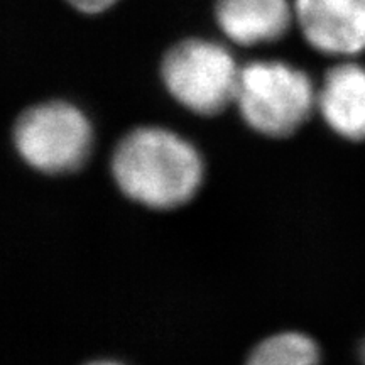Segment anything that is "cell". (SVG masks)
<instances>
[{
	"label": "cell",
	"mask_w": 365,
	"mask_h": 365,
	"mask_svg": "<svg viewBox=\"0 0 365 365\" xmlns=\"http://www.w3.org/2000/svg\"><path fill=\"white\" fill-rule=\"evenodd\" d=\"M294 17L289 0H217L215 19L222 33L240 46L281 39Z\"/></svg>",
	"instance_id": "obj_6"
},
{
	"label": "cell",
	"mask_w": 365,
	"mask_h": 365,
	"mask_svg": "<svg viewBox=\"0 0 365 365\" xmlns=\"http://www.w3.org/2000/svg\"><path fill=\"white\" fill-rule=\"evenodd\" d=\"M235 103L254 130L286 137L307 120L317 93L307 73L282 61H254L240 68Z\"/></svg>",
	"instance_id": "obj_2"
},
{
	"label": "cell",
	"mask_w": 365,
	"mask_h": 365,
	"mask_svg": "<svg viewBox=\"0 0 365 365\" xmlns=\"http://www.w3.org/2000/svg\"><path fill=\"white\" fill-rule=\"evenodd\" d=\"M161 75L168 91L182 107L200 115H215L235 102L240 68L225 46L185 39L166 53Z\"/></svg>",
	"instance_id": "obj_3"
},
{
	"label": "cell",
	"mask_w": 365,
	"mask_h": 365,
	"mask_svg": "<svg viewBox=\"0 0 365 365\" xmlns=\"http://www.w3.org/2000/svg\"><path fill=\"white\" fill-rule=\"evenodd\" d=\"M318 346L303 333L287 331L257 345L247 365H318Z\"/></svg>",
	"instance_id": "obj_8"
},
{
	"label": "cell",
	"mask_w": 365,
	"mask_h": 365,
	"mask_svg": "<svg viewBox=\"0 0 365 365\" xmlns=\"http://www.w3.org/2000/svg\"><path fill=\"white\" fill-rule=\"evenodd\" d=\"M66 2L83 14H100L110 9L118 0H66Z\"/></svg>",
	"instance_id": "obj_9"
},
{
	"label": "cell",
	"mask_w": 365,
	"mask_h": 365,
	"mask_svg": "<svg viewBox=\"0 0 365 365\" xmlns=\"http://www.w3.org/2000/svg\"><path fill=\"white\" fill-rule=\"evenodd\" d=\"M88 365H118L115 362H93V364H88Z\"/></svg>",
	"instance_id": "obj_10"
},
{
	"label": "cell",
	"mask_w": 365,
	"mask_h": 365,
	"mask_svg": "<svg viewBox=\"0 0 365 365\" xmlns=\"http://www.w3.org/2000/svg\"><path fill=\"white\" fill-rule=\"evenodd\" d=\"M112 173L118 188L150 208H175L200 188L202 158L188 140L161 127H139L117 144Z\"/></svg>",
	"instance_id": "obj_1"
},
{
	"label": "cell",
	"mask_w": 365,
	"mask_h": 365,
	"mask_svg": "<svg viewBox=\"0 0 365 365\" xmlns=\"http://www.w3.org/2000/svg\"><path fill=\"white\" fill-rule=\"evenodd\" d=\"M14 143L27 164L58 175L75 171L85 163L91 148V127L83 112L70 103H41L17 118Z\"/></svg>",
	"instance_id": "obj_4"
},
{
	"label": "cell",
	"mask_w": 365,
	"mask_h": 365,
	"mask_svg": "<svg viewBox=\"0 0 365 365\" xmlns=\"http://www.w3.org/2000/svg\"><path fill=\"white\" fill-rule=\"evenodd\" d=\"M293 6L304 39L319 53L365 51V0H294Z\"/></svg>",
	"instance_id": "obj_5"
},
{
	"label": "cell",
	"mask_w": 365,
	"mask_h": 365,
	"mask_svg": "<svg viewBox=\"0 0 365 365\" xmlns=\"http://www.w3.org/2000/svg\"><path fill=\"white\" fill-rule=\"evenodd\" d=\"M327 124L350 140L365 139V68L344 63L331 68L317 93Z\"/></svg>",
	"instance_id": "obj_7"
}]
</instances>
